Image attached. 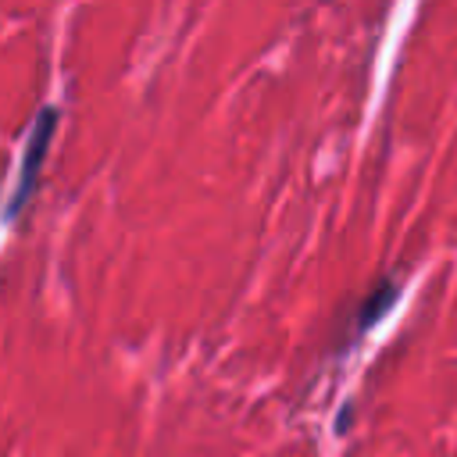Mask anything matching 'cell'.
<instances>
[{"mask_svg": "<svg viewBox=\"0 0 457 457\" xmlns=\"http://www.w3.org/2000/svg\"><path fill=\"white\" fill-rule=\"evenodd\" d=\"M54 125H57V111H54V107L39 111L36 129H32V136H29V146H25V157H21V182H18V189H14L11 214H18V211L25 207L29 193H32V186H36V179H39V161L46 157V146H50Z\"/></svg>", "mask_w": 457, "mask_h": 457, "instance_id": "6da1fadb", "label": "cell"}, {"mask_svg": "<svg viewBox=\"0 0 457 457\" xmlns=\"http://www.w3.org/2000/svg\"><path fill=\"white\" fill-rule=\"evenodd\" d=\"M393 300H396V286H393V282H378V286H375V296H368V300L361 303V311H357V314H361V318H357V328H368Z\"/></svg>", "mask_w": 457, "mask_h": 457, "instance_id": "7a4b0ae2", "label": "cell"}]
</instances>
